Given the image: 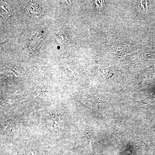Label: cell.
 Here are the masks:
<instances>
[{"mask_svg": "<svg viewBox=\"0 0 155 155\" xmlns=\"http://www.w3.org/2000/svg\"><path fill=\"white\" fill-rule=\"evenodd\" d=\"M139 8L140 11H141V10H142L143 12L146 13L147 11V6L146 1H142L140 3Z\"/></svg>", "mask_w": 155, "mask_h": 155, "instance_id": "3", "label": "cell"}, {"mask_svg": "<svg viewBox=\"0 0 155 155\" xmlns=\"http://www.w3.org/2000/svg\"><path fill=\"white\" fill-rule=\"evenodd\" d=\"M1 15L5 18H8L11 15V7L6 2H1Z\"/></svg>", "mask_w": 155, "mask_h": 155, "instance_id": "1", "label": "cell"}, {"mask_svg": "<svg viewBox=\"0 0 155 155\" xmlns=\"http://www.w3.org/2000/svg\"><path fill=\"white\" fill-rule=\"evenodd\" d=\"M97 7L99 10H101V8H103V4L104 3V1H95Z\"/></svg>", "mask_w": 155, "mask_h": 155, "instance_id": "4", "label": "cell"}, {"mask_svg": "<svg viewBox=\"0 0 155 155\" xmlns=\"http://www.w3.org/2000/svg\"><path fill=\"white\" fill-rule=\"evenodd\" d=\"M56 38L58 42L61 44H67L68 40L67 35L63 31H60L58 32L56 35Z\"/></svg>", "mask_w": 155, "mask_h": 155, "instance_id": "2", "label": "cell"}]
</instances>
